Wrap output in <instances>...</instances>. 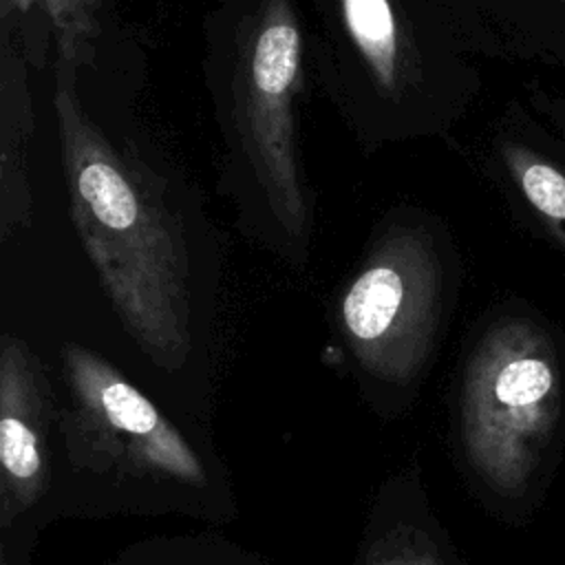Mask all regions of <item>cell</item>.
I'll use <instances>...</instances> for the list:
<instances>
[{"mask_svg":"<svg viewBox=\"0 0 565 565\" xmlns=\"http://www.w3.org/2000/svg\"><path fill=\"white\" fill-rule=\"evenodd\" d=\"M53 102L79 241L135 342L161 369H179L190 353L181 223L148 172L86 117L64 66Z\"/></svg>","mask_w":565,"mask_h":565,"instance_id":"obj_1","label":"cell"},{"mask_svg":"<svg viewBox=\"0 0 565 565\" xmlns=\"http://www.w3.org/2000/svg\"><path fill=\"white\" fill-rule=\"evenodd\" d=\"M26 347L2 340L0 353V463L2 521L31 505L44 486V402Z\"/></svg>","mask_w":565,"mask_h":565,"instance_id":"obj_6","label":"cell"},{"mask_svg":"<svg viewBox=\"0 0 565 565\" xmlns=\"http://www.w3.org/2000/svg\"><path fill=\"white\" fill-rule=\"evenodd\" d=\"M556 406V373L543 333L508 320L486 333L463 384V439L494 486L512 488L532 466Z\"/></svg>","mask_w":565,"mask_h":565,"instance_id":"obj_2","label":"cell"},{"mask_svg":"<svg viewBox=\"0 0 565 565\" xmlns=\"http://www.w3.org/2000/svg\"><path fill=\"white\" fill-rule=\"evenodd\" d=\"M351 40L384 88H395L399 71L397 22L388 0H340Z\"/></svg>","mask_w":565,"mask_h":565,"instance_id":"obj_7","label":"cell"},{"mask_svg":"<svg viewBox=\"0 0 565 565\" xmlns=\"http://www.w3.org/2000/svg\"><path fill=\"white\" fill-rule=\"evenodd\" d=\"M366 565H441L430 545L411 530H399L384 536Z\"/></svg>","mask_w":565,"mask_h":565,"instance_id":"obj_9","label":"cell"},{"mask_svg":"<svg viewBox=\"0 0 565 565\" xmlns=\"http://www.w3.org/2000/svg\"><path fill=\"white\" fill-rule=\"evenodd\" d=\"M547 4H556V9H565V0H547Z\"/></svg>","mask_w":565,"mask_h":565,"instance_id":"obj_10","label":"cell"},{"mask_svg":"<svg viewBox=\"0 0 565 565\" xmlns=\"http://www.w3.org/2000/svg\"><path fill=\"white\" fill-rule=\"evenodd\" d=\"M501 152L530 207L565 245V168L514 141L503 143Z\"/></svg>","mask_w":565,"mask_h":565,"instance_id":"obj_8","label":"cell"},{"mask_svg":"<svg viewBox=\"0 0 565 565\" xmlns=\"http://www.w3.org/2000/svg\"><path fill=\"white\" fill-rule=\"evenodd\" d=\"M77 411L75 435L106 468L203 486L205 470L181 433L106 360L79 344L64 347Z\"/></svg>","mask_w":565,"mask_h":565,"instance_id":"obj_5","label":"cell"},{"mask_svg":"<svg viewBox=\"0 0 565 565\" xmlns=\"http://www.w3.org/2000/svg\"><path fill=\"white\" fill-rule=\"evenodd\" d=\"M300 31L287 0H267L241 44L234 95L245 154L278 223L291 238L307 230L291 97L298 88Z\"/></svg>","mask_w":565,"mask_h":565,"instance_id":"obj_4","label":"cell"},{"mask_svg":"<svg viewBox=\"0 0 565 565\" xmlns=\"http://www.w3.org/2000/svg\"><path fill=\"white\" fill-rule=\"evenodd\" d=\"M441 302V267L430 238L391 230L342 298V327L360 364L384 380H411L424 364Z\"/></svg>","mask_w":565,"mask_h":565,"instance_id":"obj_3","label":"cell"}]
</instances>
